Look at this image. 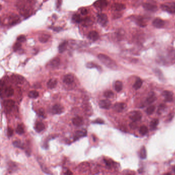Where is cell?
Segmentation results:
<instances>
[{
	"mask_svg": "<svg viewBox=\"0 0 175 175\" xmlns=\"http://www.w3.org/2000/svg\"><path fill=\"white\" fill-rule=\"evenodd\" d=\"M98 57L100 61L106 67L112 69H115L117 68L116 63L108 56L104 54H100Z\"/></svg>",
	"mask_w": 175,
	"mask_h": 175,
	"instance_id": "6da1fadb",
	"label": "cell"
},
{
	"mask_svg": "<svg viewBox=\"0 0 175 175\" xmlns=\"http://www.w3.org/2000/svg\"><path fill=\"white\" fill-rule=\"evenodd\" d=\"M161 8L170 14H175V3H169L161 5Z\"/></svg>",
	"mask_w": 175,
	"mask_h": 175,
	"instance_id": "7a4b0ae2",
	"label": "cell"
},
{
	"mask_svg": "<svg viewBox=\"0 0 175 175\" xmlns=\"http://www.w3.org/2000/svg\"><path fill=\"white\" fill-rule=\"evenodd\" d=\"M1 96L4 94V96L6 97H10L14 94V90L11 86L6 87L4 88H1Z\"/></svg>",
	"mask_w": 175,
	"mask_h": 175,
	"instance_id": "3957f363",
	"label": "cell"
},
{
	"mask_svg": "<svg viewBox=\"0 0 175 175\" xmlns=\"http://www.w3.org/2000/svg\"><path fill=\"white\" fill-rule=\"evenodd\" d=\"M97 21L99 24L103 26H104L108 23L107 16L104 14H100L98 15Z\"/></svg>",
	"mask_w": 175,
	"mask_h": 175,
	"instance_id": "277c9868",
	"label": "cell"
},
{
	"mask_svg": "<svg viewBox=\"0 0 175 175\" xmlns=\"http://www.w3.org/2000/svg\"><path fill=\"white\" fill-rule=\"evenodd\" d=\"M64 108L63 106L60 104H56L53 105L51 108V112L53 114H59L63 112Z\"/></svg>",
	"mask_w": 175,
	"mask_h": 175,
	"instance_id": "5b68a950",
	"label": "cell"
},
{
	"mask_svg": "<svg viewBox=\"0 0 175 175\" xmlns=\"http://www.w3.org/2000/svg\"><path fill=\"white\" fill-rule=\"evenodd\" d=\"M130 118L133 121L137 122L141 119L142 114L139 111H134L130 113Z\"/></svg>",
	"mask_w": 175,
	"mask_h": 175,
	"instance_id": "8992f818",
	"label": "cell"
},
{
	"mask_svg": "<svg viewBox=\"0 0 175 175\" xmlns=\"http://www.w3.org/2000/svg\"><path fill=\"white\" fill-rule=\"evenodd\" d=\"M10 80L11 82L17 84H21L23 83L24 79L21 76L18 75H14L11 76Z\"/></svg>",
	"mask_w": 175,
	"mask_h": 175,
	"instance_id": "52a82bcc",
	"label": "cell"
},
{
	"mask_svg": "<svg viewBox=\"0 0 175 175\" xmlns=\"http://www.w3.org/2000/svg\"><path fill=\"white\" fill-rule=\"evenodd\" d=\"M15 104V102L12 100H6L4 101L3 105L6 110L8 111L11 110Z\"/></svg>",
	"mask_w": 175,
	"mask_h": 175,
	"instance_id": "ba28073f",
	"label": "cell"
},
{
	"mask_svg": "<svg viewBox=\"0 0 175 175\" xmlns=\"http://www.w3.org/2000/svg\"><path fill=\"white\" fill-rule=\"evenodd\" d=\"M143 7L147 10L151 12H156L158 10L157 6L150 3H145L143 4Z\"/></svg>",
	"mask_w": 175,
	"mask_h": 175,
	"instance_id": "9c48e42d",
	"label": "cell"
},
{
	"mask_svg": "<svg viewBox=\"0 0 175 175\" xmlns=\"http://www.w3.org/2000/svg\"><path fill=\"white\" fill-rule=\"evenodd\" d=\"M99 105L101 108L108 109L111 107V103L108 100H103L99 102Z\"/></svg>",
	"mask_w": 175,
	"mask_h": 175,
	"instance_id": "30bf717a",
	"label": "cell"
},
{
	"mask_svg": "<svg viewBox=\"0 0 175 175\" xmlns=\"http://www.w3.org/2000/svg\"><path fill=\"white\" fill-rule=\"evenodd\" d=\"M107 4L108 3L106 0H98L94 3V5L96 8L102 9L105 8Z\"/></svg>",
	"mask_w": 175,
	"mask_h": 175,
	"instance_id": "8fae6325",
	"label": "cell"
},
{
	"mask_svg": "<svg viewBox=\"0 0 175 175\" xmlns=\"http://www.w3.org/2000/svg\"><path fill=\"white\" fill-rule=\"evenodd\" d=\"M153 25L157 28H161L164 27L165 22L163 20L160 18H156L153 21Z\"/></svg>",
	"mask_w": 175,
	"mask_h": 175,
	"instance_id": "7c38bea8",
	"label": "cell"
},
{
	"mask_svg": "<svg viewBox=\"0 0 175 175\" xmlns=\"http://www.w3.org/2000/svg\"><path fill=\"white\" fill-rule=\"evenodd\" d=\"M72 122L73 124L77 127H80L84 124V121L83 118L81 117V116H79L74 118L72 120Z\"/></svg>",
	"mask_w": 175,
	"mask_h": 175,
	"instance_id": "4fadbf2b",
	"label": "cell"
},
{
	"mask_svg": "<svg viewBox=\"0 0 175 175\" xmlns=\"http://www.w3.org/2000/svg\"><path fill=\"white\" fill-rule=\"evenodd\" d=\"M74 76L72 74H67L64 77L63 82L65 84L69 85L74 83Z\"/></svg>",
	"mask_w": 175,
	"mask_h": 175,
	"instance_id": "5bb4252c",
	"label": "cell"
},
{
	"mask_svg": "<svg viewBox=\"0 0 175 175\" xmlns=\"http://www.w3.org/2000/svg\"><path fill=\"white\" fill-rule=\"evenodd\" d=\"M87 136V131L85 130L78 131L76 132L74 136V141H77L81 137H84Z\"/></svg>",
	"mask_w": 175,
	"mask_h": 175,
	"instance_id": "9a60e30c",
	"label": "cell"
},
{
	"mask_svg": "<svg viewBox=\"0 0 175 175\" xmlns=\"http://www.w3.org/2000/svg\"><path fill=\"white\" fill-rule=\"evenodd\" d=\"M126 107V105L123 103H115L113 106V109L116 112L122 111Z\"/></svg>",
	"mask_w": 175,
	"mask_h": 175,
	"instance_id": "2e32d148",
	"label": "cell"
},
{
	"mask_svg": "<svg viewBox=\"0 0 175 175\" xmlns=\"http://www.w3.org/2000/svg\"><path fill=\"white\" fill-rule=\"evenodd\" d=\"M163 96L164 97V100L166 102H171L173 100V94L171 91L165 90L163 92Z\"/></svg>",
	"mask_w": 175,
	"mask_h": 175,
	"instance_id": "e0dca14e",
	"label": "cell"
},
{
	"mask_svg": "<svg viewBox=\"0 0 175 175\" xmlns=\"http://www.w3.org/2000/svg\"><path fill=\"white\" fill-rule=\"evenodd\" d=\"M88 38L92 41H96L99 38V35L96 31H91L88 34Z\"/></svg>",
	"mask_w": 175,
	"mask_h": 175,
	"instance_id": "ac0fdd59",
	"label": "cell"
},
{
	"mask_svg": "<svg viewBox=\"0 0 175 175\" xmlns=\"http://www.w3.org/2000/svg\"><path fill=\"white\" fill-rule=\"evenodd\" d=\"M60 59L59 57H55L49 62V66L52 68H56L60 64Z\"/></svg>",
	"mask_w": 175,
	"mask_h": 175,
	"instance_id": "d6986e66",
	"label": "cell"
},
{
	"mask_svg": "<svg viewBox=\"0 0 175 175\" xmlns=\"http://www.w3.org/2000/svg\"><path fill=\"white\" fill-rule=\"evenodd\" d=\"M34 129L38 133H40L45 129V125L41 122L38 121L34 125Z\"/></svg>",
	"mask_w": 175,
	"mask_h": 175,
	"instance_id": "ffe728a7",
	"label": "cell"
},
{
	"mask_svg": "<svg viewBox=\"0 0 175 175\" xmlns=\"http://www.w3.org/2000/svg\"><path fill=\"white\" fill-rule=\"evenodd\" d=\"M57 84V80L56 79H51L47 82V85L49 89H53L55 88Z\"/></svg>",
	"mask_w": 175,
	"mask_h": 175,
	"instance_id": "44dd1931",
	"label": "cell"
},
{
	"mask_svg": "<svg viewBox=\"0 0 175 175\" xmlns=\"http://www.w3.org/2000/svg\"><path fill=\"white\" fill-rule=\"evenodd\" d=\"M67 45H68V42L66 41H64V42L61 43L59 45V48H58L59 53H62L64 52L66 50L67 47Z\"/></svg>",
	"mask_w": 175,
	"mask_h": 175,
	"instance_id": "7402d4cb",
	"label": "cell"
},
{
	"mask_svg": "<svg viewBox=\"0 0 175 175\" xmlns=\"http://www.w3.org/2000/svg\"><path fill=\"white\" fill-rule=\"evenodd\" d=\"M126 8V6L123 4L121 3H115L113 5V9L117 11H120L124 9H125Z\"/></svg>",
	"mask_w": 175,
	"mask_h": 175,
	"instance_id": "603a6c76",
	"label": "cell"
},
{
	"mask_svg": "<svg viewBox=\"0 0 175 175\" xmlns=\"http://www.w3.org/2000/svg\"><path fill=\"white\" fill-rule=\"evenodd\" d=\"M50 38V36L48 34H42L39 37V40L40 42L45 43H46L49 39Z\"/></svg>",
	"mask_w": 175,
	"mask_h": 175,
	"instance_id": "cb8c5ba5",
	"label": "cell"
},
{
	"mask_svg": "<svg viewBox=\"0 0 175 175\" xmlns=\"http://www.w3.org/2000/svg\"><path fill=\"white\" fill-rule=\"evenodd\" d=\"M114 88L116 91L120 92L122 90L123 88V83L120 81H116L114 83Z\"/></svg>",
	"mask_w": 175,
	"mask_h": 175,
	"instance_id": "d4e9b609",
	"label": "cell"
},
{
	"mask_svg": "<svg viewBox=\"0 0 175 175\" xmlns=\"http://www.w3.org/2000/svg\"><path fill=\"white\" fill-rule=\"evenodd\" d=\"M156 100V97L155 94L152 93L147 97V98L146 99V102L148 104H150L153 103L154 102H155Z\"/></svg>",
	"mask_w": 175,
	"mask_h": 175,
	"instance_id": "484cf974",
	"label": "cell"
},
{
	"mask_svg": "<svg viewBox=\"0 0 175 175\" xmlns=\"http://www.w3.org/2000/svg\"><path fill=\"white\" fill-rule=\"evenodd\" d=\"M143 84V82L142 80L140 79V78H137V79L136 80L134 85V88L136 89V90H138L139 89H140Z\"/></svg>",
	"mask_w": 175,
	"mask_h": 175,
	"instance_id": "4316f807",
	"label": "cell"
},
{
	"mask_svg": "<svg viewBox=\"0 0 175 175\" xmlns=\"http://www.w3.org/2000/svg\"><path fill=\"white\" fill-rule=\"evenodd\" d=\"M86 66L88 68H96L99 71H101V67L98 65L97 64L92 63V62H89V63H87L86 65Z\"/></svg>",
	"mask_w": 175,
	"mask_h": 175,
	"instance_id": "83f0119b",
	"label": "cell"
},
{
	"mask_svg": "<svg viewBox=\"0 0 175 175\" xmlns=\"http://www.w3.org/2000/svg\"><path fill=\"white\" fill-rule=\"evenodd\" d=\"M159 123V120L157 119H155L153 120L150 124V127L151 130H155L157 127L158 124Z\"/></svg>",
	"mask_w": 175,
	"mask_h": 175,
	"instance_id": "f1b7e54d",
	"label": "cell"
},
{
	"mask_svg": "<svg viewBox=\"0 0 175 175\" xmlns=\"http://www.w3.org/2000/svg\"><path fill=\"white\" fill-rule=\"evenodd\" d=\"M16 132L19 135L23 134L24 133L25 131H24V126H23V125L19 124L18 125L17 129H16Z\"/></svg>",
	"mask_w": 175,
	"mask_h": 175,
	"instance_id": "f546056e",
	"label": "cell"
},
{
	"mask_svg": "<svg viewBox=\"0 0 175 175\" xmlns=\"http://www.w3.org/2000/svg\"><path fill=\"white\" fill-rule=\"evenodd\" d=\"M28 96L30 98H37L39 97V94L36 90H31L29 92Z\"/></svg>",
	"mask_w": 175,
	"mask_h": 175,
	"instance_id": "4dcf8cb0",
	"label": "cell"
},
{
	"mask_svg": "<svg viewBox=\"0 0 175 175\" xmlns=\"http://www.w3.org/2000/svg\"><path fill=\"white\" fill-rule=\"evenodd\" d=\"M72 20L74 22L77 23H80L82 21L80 16L77 14H76L73 15V18H72Z\"/></svg>",
	"mask_w": 175,
	"mask_h": 175,
	"instance_id": "1f68e13d",
	"label": "cell"
},
{
	"mask_svg": "<svg viewBox=\"0 0 175 175\" xmlns=\"http://www.w3.org/2000/svg\"><path fill=\"white\" fill-rule=\"evenodd\" d=\"M13 145L15 147L21 148V149H24V144L23 143H22L20 141H18V140L14 141Z\"/></svg>",
	"mask_w": 175,
	"mask_h": 175,
	"instance_id": "d6a6232c",
	"label": "cell"
},
{
	"mask_svg": "<svg viewBox=\"0 0 175 175\" xmlns=\"http://www.w3.org/2000/svg\"><path fill=\"white\" fill-rule=\"evenodd\" d=\"M137 24L142 27H144L146 26V22L144 21V20L142 18H139L136 20Z\"/></svg>",
	"mask_w": 175,
	"mask_h": 175,
	"instance_id": "836d02e7",
	"label": "cell"
},
{
	"mask_svg": "<svg viewBox=\"0 0 175 175\" xmlns=\"http://www.w3.org/2000/svg\"><path fill=\"white\" fill-rule=\"evenodd\" d=\"M148 128L145 125H143V126H141L140 128V130H139L140 133L142 135H145L148 133Z\"/></svg>",
	"mask_w": 175,
	"mask_h": 175,
	"instance_id": "e575fe53",
	"label": "cell"
},
{
	"mask_svg": "<svg viewBox=\"0 0 175 175\" xmlns=\"http://www.w3.org/2000/svg\"><path fill=\"white\" fill-rule=\"evenodd\" d=\"M147 155H146V149L144 147H143L140 150V157L141 159H144L146 158Z\"/></svg>",
	"mask_w": 175,
	"mask_h": 175,
	"instance_id": "d590c367",
	"label": "cell"
},
{
	"mask_svg": "<svg viewBox=\"0 0 175 175\" xmlns=\"http://www.w3.org/2000/svg\"><path fill=\"white\" fill-rule=\"evenodd\" d=\"M104 96L107 98H111L113 97L114 94L111 90H106L104 93Z\"/></svg>",
	"mask_w": 175,
	"mask_h": 175,
	"instance_id": "8d00e7d4",
	"label": "cell"
},
{
	"mask_svg": "<svg viewBox=\"0 0 175 175\" xmlns=\"http://www.w3.org/2000/svg\"><path fill=\"white\" fill-rule=\"evenodd\" d=\"M21 46H22L21 43V42H18V41H17V42H16V43L14 44V46H13V49H14V50L15 51H17L18 50H19L21 48Z\"/></svg>",
	"mask_w": 175,
	"mask_h": 175,
	"instance_id": "74e56055",
	"label": "cell"
},
{
	"mask_svg": "<svg viewBox=\"0 0 175 175\" xmlns=\"http://www.w3.org/2000/svg\"><path fill=\"white\" fill-rule=\"evenodd\" d=\"M155 106L154 105H151L149 106L146 109V113L148 114H151L155 111Z\"/></svg>",
	"mask_w": 175,
	"mask_h": 175,
	"instance_id": "f35d334b",
	"label": "cell"
},
{
	"mask_svg": "<svg viewBox=\"0 0 175 175\" xmlns=\"http://www.w3.org/2000/svg\"><path fill=\"white\" fill-rule=\"evenodd\" d=\"M10 21V24L11 25H14L18 23V22L19 21V19L18 18V17H13V18H11V19Z\"/></svg>",
	"mask_w": 175,
	"mask_h": 175,
	"instance_id": "ab89813d",
	"label": "cell"
},
{
	"mask_svg": "<svg viewBox=\"0 0 175 175\" xmlns=\"http://www.w3.org/2000/svg\"><path fill=\"white\" fill-rule=\"evenodd\" d=\"M26 37L24 35H21V36H19L17 38V41L21 42V43L25 42L26 41Z\"/></svg>",
	"mask_w": 175,
	"mask_h": 175,
	"instance_id": "60d3db41",
	"label": "cell"
},
{
	"mask_svg": "<svg viewBox=\"0 0 175 175\" xmlns=\"http://www.w3.org/2000/svg\"><path fill=\"white\" fill-rule=\"evenodd\" d=\"M165 108H166V106L165 105L161 104L159 107V108L158 110V112L160 114L165 109Z\"/></svg>",
	"mask_w": 175,
	"mask_h": 175,
	"instance_id": "b9f144b4",
	"label": "cell"
},
{
	"mask_svg": "<svg viewBox=\"0 0 175 175\" xmlns=\"http://www.w3.org/2000/svg\"><path fill=\"white\" fill-rule=\"evenodd\" d=\"M14 133L13 129L10 127H8L7 129V136L9 137H10L13 136Z\"/></svg>",
	"mask_w": 175,
	"mask_h": 175,
	"instance_id": "7bdbcfd3",
	"label": "cell"
},
{
	"mask_svg": "<svg viewBox=\"0 0 175 175\" xmlns=\"http://www.w3.org/2000/svg\"><path fill=\"white\" fill-rule=\"evenodd\" d=\"M93 123H96V124H104V121L103 120H102L100 118H98L97 119H96L95 120H94L93 122H92Z\"/></svg>",
	"mask_w": 175,
	"mask_h": 175,
	"instance_id": "ee69618b",
	"label": "cell"
},
{
	"mask_svg": "<svg viewBox=\"0 0 175 175\" xmlns=\"http://www.w3.org/2000/svg\"><path fill=\"white\" fill-rule=\"evenodd\" d=\"M38 115H39V116H42V117H43V116H44V114H45L44 110L43 108L40 109L38 110Z\"/></svg>",
	"mask_w": 175,
	"mask_h": 175,
	"instance_id": "f6af8a7d",
	"label": "cell"
},
{
	"mask_svg": "<svg viewBox=\"0 0 175 175\" xmlns=\"http://www.w3.org/2000/svg\"><path fill=\"white\" fill-rule=\"evenodd\" d=\"M80 13H81V15H82L83 16H85L88 14V10L85 8H83L81 9Z\"/></svg>",
	"mask_w": 175,
	"mask_h": 175,
	"instance_id": "bcb514c9",
	"label": "cell"
},
{
	"mask_svg": "<svg viewBox=\"0 0 175 175\" xmlns=\"http://www.w3.org/2000/svg\"><path fill=\"white\" fill-rule=\"evenodd\" d=\"M135 122H134L133 121V123H131V124H130V126H131V127L132 128V129H135L136 127V124L135 123Z\"/></svg>",
	"mask_w": 175,
	"mask_h": 175,
	"instance_id": "7dc6e473",
	"label": "cell"
},
{
	"mask_svg": "<svg viewBox=\"0 0 175 175\" xmlns=\"http://www.w3.org/2000/svg\"><path fill=\"white\" fill-rule=\"evenodd\" d=\"M53 30H54V31H59L60 30H61V28H59V27L53 28Z\"/></svg>",
	"mask_w": 175,
	"mask_h": 175,
	"instance_id": "c3c4849f",
	"label": "cell"
},
{
	"mask_svg": "<svg viewBox=\"0 0 175 175\" xmlns=\"http://www.w3.org/2000/svg\"><path fill=\"white\" fill-rule=\"evenodd\" d=\"M65 174H73V172L69 170H67V171L65 173Z\"/></svg>",
	"mask_w": 175,
	"mask_h": 175,
	"instance_id": "681fc988",
	"label": "cell"
},
{
	"mask_svg": "<svg viewBox=\"0 0 175 175\" xmlns=\"http://www.w3.org/2000/svg\"><path fill=\"white\" fill-rule=\"evenodd\" d=\"M173 172L175 173V166L173 167Z\"/></svg>",
	"mask_w": 175,
	"mask_h": 175,
	"instance_id": "f907efd6",
	"label": "cell"
},
{
	"mask_svg": "<svg viewBox=\"0 0 175 175\" xmlns=\"http://www.w3.org/2000/svg\"><path fill=\"white\" fill-rule=\"evenodd\" d=\"M174 28H175V24H174Z\"/></svg>",
	"mask_w": 175,
	"mask_h": 175,
	"instance_id": "816d5d0a",
	"label": "cell"
}]
</instances>
